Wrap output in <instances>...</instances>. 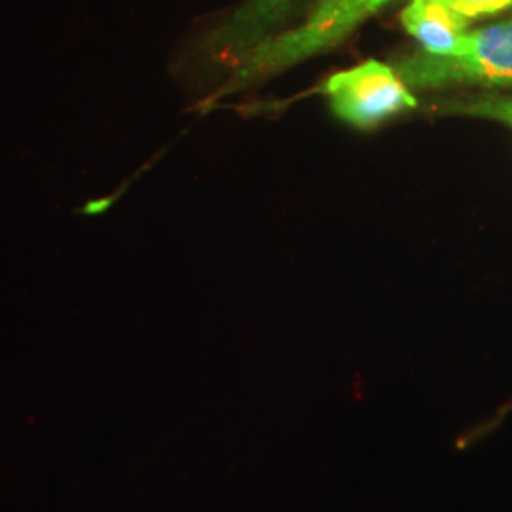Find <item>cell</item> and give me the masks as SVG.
I'll return each mask as SVG.
<instances>
[{
    "instance_id": "2",
    "label": "cell",
    "mask_w": 512,
    "mask_h": 512,
    "mask_svg": "<svg viewBox=\"0 0 512 512\" xmlns=\"http://www.w3.org/2000/svg\"><path fill=\"white\" fill-rule=\"evenodd\" d=\"M391 65L412 92L459 86L512 88V19L467 31L448 54L416 50Z\"/></svg>"
},
{
    "instance_id": "7",
    "label": "cell",
    "mask_w": 512,
    "mask_h": 512,
    "mask_svg": "<svg viewBox=\"0 0 512 512\" xmlns=\"http://www.w3.org/2000/svg\"><path fill=\"white\" fill-rule=\"evenodd\" d=\"M450 2L469 23L512 10V0H450Z\"/></svg>"
},
{
    "instance_id": "4",
    "label": "cell",
    "mask_w": 512,
    "mask_h": 512,
    "mask_svg": "<svg viewBox=\"0 0 512 512\" xmlns=\"http://www.w3.org/2000/svg\"><path fill=\"white\" fill-rule=\"evenodd\" d=\"M313 0H243L203 40V50L215 63L236 67L258 42L285 29L310 8Z\"/></svg>"
},
{
    "instance_id": "1",
    "label": "cell",
    "mask_w": 512,
    "mask_h": 512,
    "mask_svg": "<svg viewBox=\"0 0 512 512\" xmlns=\"http://www.w3.org/2000/svg\"><path fill=\"white\" fill-rule=\"evenodd\" d=\"M391 2L395 0H313L300 23L264 38L243 55L219 90L209 95L207 105L327 54Z\"/></svg>"
},
{
    "instance_id": "3",
    "label": "cell",
    "mask_w": 512,
    "mask_h": 512,
    "mask_svg": "<svg viewBox=\"0 0 512 512\" xmlns=\"http://www.w3.org/2000/svg\"><path fill=\"white\" fill-rule=\"evenodd\" d=\"M321 92L329 99L336 118L357 129H374L406 110L418 99L391 63L368 59L351 69L329 76Z\"/></svg>"
},
{
    "instance_id": "6",
    "label": "cell",
    "mask_w": 512,
    "mask_h": 512,
    "mask_svg": "<svg viewBox=\"0 0 512 512\" xmlns=\"http://www.w3.org/2000/svg\"><path fill=\"white\" fill-rule=\"evenodd\" d=\"M440 114L486 118L512 128V97H467L437 103Z\"/></svg>"
},
{
    "instance_id": "5",
    "label": "cell",
    "mask_w": 512,
    "mask_h": 512,
    "mask_svg": "<svg viewBox=\"0 0 512 512\" xmlns=\"http://www.w3.org/2000/svg\"><path fill=\"white\" fill-rule=\"evenodd\" d=\"M401 23L420 42V50L435 55L452 52L471 25L450 0H408Z\"/></svg>"
}]
</instances>
